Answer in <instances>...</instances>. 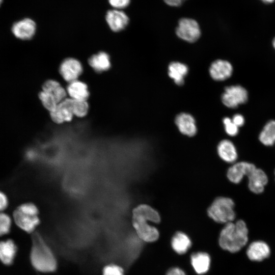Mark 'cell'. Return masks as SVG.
<instances>
[{
  "mask_svg": "<svg viewBox=\"0 0 275 275\" xmlns=\"http://www.w3.org/2000/svg\"><path fill=\"white\" fill-rule=\"evenodd\" d=\"M263 2L266 3V4H269L273 3L275 0H261Z\"/></svg>",
  "mask_w": 275,
  "mask_h": 275,
  "instance_id": "obj_37",
  "label": "cell"
},
{
  "mask_svg": "<svg viewBox=\"0 0 275 275\" xmlns=\"http://www.w3.org/2000/svg\"><path fill=\"white\" fill-rule=\"evenodd\" d=\"M232 120L238 127L242 126L244 123V119L243 116L240 114H236L234 115Z\"/></svg>",
  "mask_w": 275,
  "mask_h": 275,
  "instance_id": "obj_34",
  "label": "cell"
},
{
  "mask_svg": "<svg viewBox=\"0 0 275 275\" xmlns=\"http://www.w3.org/2000/svg\"><path fill=\"white\" fill-rule=\"evenodd\" d=\"M103 275H124V269L116 264H109L104 267Z\"/></svg>",
  "mask_w": 275,
  "mask_h": 275,
  "instance_id": "obj_31",
  "label": "cell"
},
{
  "mask_svg": "<svg viewBox=\"0 0 275 275\" xmlns=\"http://www.w3.org/2000/svg\"><path fill=\"white\" fill-rule=\"evenodd\" d=\"M83 71L80 62L74 58L64 60L61 64L59 72L65 80L69 83L77 80Z\"/></svg>",
  "mask_w": 275,
  "mask_h": 275,
  "instance_id": "obj_8",
  "label": "cell"
},
{
  "mask_svg": "<svg viewBox=\"0 0 275 275\" xmlns=\"http://www.w3.org/2000/svg\"><path fill=\"white\" fill-rule=\"evenodd\" d=\"M147 219L132 214V224L138 237L145 243H152L159 238L160 233L156 227Z\"/></svg>",
  "mask_w": 275,
  "mask_h": 275,
  "instance_id": "obj_5",
  "label": "cell"
},
{
  "mask_svg": "<svg viewBox=\"0 0 275 275\" xmlns=\"http://www.w3.org/2000/svg\"><path fill=\"white\" fill-rule=\"evenodd\" d=\"M248 97V92L241 86H231L225 88L222 96L224 105L229 108H236L245 103Z\"/></svg>",
  "mask_w": 275,
  "mask_h": 275,
  "instance_id": "obj_7",
  "label": "cell"
},
{
  "mask_svg": "<svg viewBox=\"0 0 275 275\" xmlns=\"http://www.w3.org/2000/svg\"><path fill=\"white\" fill-rule=\"evenodd\" d=\"M211 262L210 255L207 252L199 251L190 254V264L197 274L203 275L208 272Z\"/></svg>",
  "mask_w": 275,
  "mask_h": 275,
  "instance_id": "obj_13",
  "label": "cell"
},
{
  "mask_svg": "<svg viewBox=\"0 0 275 275\" xmlns=\"http://www.w3.org/2000/svg\"><path fill=\"white\" fill-rule=\"evenodd\" d=\"M132 214L141 216L150 223L155 224L160 222L161 218L159 213L151 206L147 204H141L132 211Z\"/></svg>",
  "mask_w": 275,
  "mask_h": 275,
  "instance_id": "obj_23",
  "label": "cell"
},
{
  "mask_svg": "<svg viewBox=\"0 0 275 275\" xmlns=\"http://www.w3.org/2000/svg\"><path fill=\"white\" fill-rule=\"evenodd\" d=\"M248 177L250 190L255 194L262 193L268 182L266 173L262 170L256 168Z\"/></svg>",
  "mask_w": 275,
  "mask_h": 275,
  "instance_id": "obj_18",
  "label": "cell"
},
{
  "mask_svg": "<svg viewBox=\"0 0 275 275\" xmlns=\"http://www.w3.org/2000/svg\"><path fill=\"white\" fill-rule=\"evenodd\" d=\"M49 113L51 120L56 123L61 124L71 121L74 116L72 109V99L66 98Z\"/></svg>",
  "mask_w": 275,
  "mask_h": 275,
  "instance_id": "obj_9",
  "label": "cell"
},
{
  "mask_svg": "<svg viewBox=\"0 0 275 275\" xmlns=\"http://www.w3.org/2000/svg\"><path fill=\"white\" fill-rule=\"evenodd\" d=\"M72 109L74 115L78 117H83L88 113L89 104L87 100H77L72 99Z\"/></svg>",
  "mask_w": 275,
  "mask_h": 275,
  "instance_id": "obj_27",
  "label": "cell"
},
{
  "mask_svg": "<svg viewBox=\"0 0 275 275\" xmlns=\"http://www.w3.org/2000/svg\"><path fill=\"white\" fill-rule=\"evenodd\" d=\"M168 6L171 7H179L187 0H163Z\"/></svg>",
  "mask_w": 275,
  "mask_h": 275,
  "instance_id": "obj_36",
  "label": "cell"
},
{
  "mask_svg": "<svg viewBox=\"0 0 275 275\" xmlns=\"http://www.w3.org/2000/svg\"><path fill=\"white\" fill-rule=\"evenodd\" d=\"M187 66L181 63L173 62L168 67L169 76L179 86L184 84V78L188 73Z\"/></svg>",
  "mask_w": 275,
  "mask_h": 275,
  "instance_id": "obj_24",
  "label": "cell"
},
{
  "mask_svg": "<svg viewBox=\"0 0 275 275\" xmlns=\"http://www.w3.org/2000/svg\"><path fill=\"white\" fill-rule=\"evenodd\" d=\"M171 246L179 255L186 254L192 246V241L189 236L182 231L176 232L171 239Z\"/></svg>",
  "mask_w": 275,
  "mask_h": 275,
  "instance_id": "obj_15",
  "label": "cell"
},
{
  "mask_svg": "<svg viewBox=\"0 0 275 275\" xmlns=\"http://www.w3.org/2000/svg\"><path fill=\"white\" fill-rule=\"evenodd\" d=\"M88 63L98 72L107 71L111 66L109 55L103 51L92 56L88 60Z\"/></svg>",
  "mask_w": 275,
  "mask_h": 275,
  "instance_id": "obj_22",
  "label": "cell"
},
{
  "mask_svg": "<svg viewBox=\"0 0 275 275\" xmlns=\"http://www.w3.org/2000/svg\"><path fill=\"white\" fill-rule=\"evenodd\" d=\"M36 29L35 22L30 18H25L13 24L12 32L17 38L28 40L33 37Z\"/></svg>",
  "mask_w": 275,
  "mask_h": 275,
  "instance_id": "obj_11",
  "label": "cell"
},
{
  "mask_svg": "<svg viewBox=\"0 0 275 275\" xmlns=\"http://www.w3.org/2000/svg\"><path fill=\"white\" fill-rule=\"evenodd\" d=\"M108 2L115 9L121 10L129 5L130 0H108Z\"/></svg>",
  "mask_w": 275,
  "mask_h": 275,
  "instance_id": "obj_32",
  "label": "cell"
},
{
  "mask_svg": "<svg viewBox=\"0 0 275 275\" xmlns=\"http://www.w3.org/2000/svg\"><path fill=\"white\" fill-rule=\"evenodd\" d=\"M223 122L226 133L230 136H234L238 133V127L237 126L229 117L223 119Z\"/></svg>",
  "mask_w": 275,
  "mask_h": 275,
  "instance_id": "obj_30",
  "label": "cell"
},
{
  "mask_svg": "<svg viewBox=\"0 0 275 275\" xmlns=\"http://www.w3.org/2000/svg\"><path fill=\"white\" fill-rule=\"evenodd\" d=\"M176 34L180 39L188 42L196 41L201 36L198 22L194 19L182 18L178 21Z\"/></svg>",
  "mask_w": 275,
  "mask_h": 275,
  "instance_id": "obj_6",
  "label": "cell"
},
{
  "mask_svg": "<svg viewBox=\"0 0 275 275\" xmlns=\"http://www.w3.org/2000/svg\"><path fill=\"white\" fill-rule=\"evenodd\" d=\"M8 205V199L3 192L0 191V212L4 210Z\"/></svg>",
  "mask_w": 275,
  "mask_h": 275,
  "instance_id": "obj_35",
  "label": "cell"
},
{
  "mask_svg": "<svg viewBox=\"0 0 275 275\" xmlns=\"http://www.w3.org/2000/svg\"><path fill=\"white\" fill-rule=\"evenodd\" d=\"M105 19L111 30L115 32L124 30L129 23V17L126 14L118 9L108 11Z\"/></svg>",
  "mask_w": 275,
  "mask_h": 275,
  "instance_id": "obj_12",
  "label": "cell"
},
{
  "mask_svg": "<svg viewBox=\"0 0 275 275\" xmlns=\"http://www.w3.org/2000/svg\"><path fill=\"white\" fill-rule=\"evenodd\" d=\"M166 275H187L182 268L179 267H172L166 272Z\"/></svg>",
  "mask_w": 275,
  "mask_h": 275,
  "instance_id": "obj_33",
  "label": "cell"
},
{
  "mask_svg": "<svg viewBox=\"0 0 275 275\" xmlns=\"http://www.w3.org/2000/svg\"><path fill=\"white\" fill-rule=\"evenodd\" d=\"M274 175H275V172H274Z\"/></svg>",
  "mask_w": 275,
  "mask_h": 275,
  "instance_id": "obj_40",
  "label": "cell"
},
{
  "mask_svg": "<svg viewBox=\"0 0 275 275\" xmlns=\"http://www.w3.org/2000/svg\"><path fill=\"white\" fill-rule=\"evenodd\" d=\"M256 168V166L252 163L246 161L238 162L228 169L227 176L230 181L237 184L239 183L244 176H248Z\"/></svg>",
  "mask_w": 275,
  "mask_h": 275,
  "instance_id": "obj_10",
  "label": "cell"
},
{
  "mask_svg": "<svg viewBox=\"0 0 275 275\" xmlns=\"http://www.w3.org/2000/svg\"><path fill=\"white\" fill-rule=\"evenodd\" d=\"M2 0H0V5H1V3H2Z\"/></svg>",
  "mask_w": 275,
  "mask_h": 275,
  "instance_id": "obj_39",
  "label": "cell"
},
{
  "mask_svg": "<svg viewBox=\"0 0 275 275\" xmlns=\"http://www.w3.org/2000/svg\"><path fill=\"white\" fill-rule=\"evenodd\" d=\"M30 258L33 267L39 271L50 272L57 268V261L52 251L37 233L32 236Z\"/></svg>",
  "mask_w": 275,
  "mask_h": 275,
  "instance_id": "obj_2",
  "label": "cell"
},
{
  "mask_svg": "<svg viewBox=\"0 0 275 275\" xmlns=\"http://www.w3.org/2000/svg\"><path fill=\"white\" fill-rule=\"evenodd\" d=\"M16 252V245L12 240L0 241V260L4 264L9 265L13 263Z\"/></svg>",
  "mask_w": 275,
  "mask_h": 275,
  "instance_id": "obj_21",
  "label": "cell"
},
{
  "mask_svg": "<svg viewBox=\"0 0 275 275\" xmlns=\"http://www.w3.org/2000/svg\"><path fill=\"white\" fill-rule=\"evenodd\" d=\"M270 254L269 245L263 241L252 242L246 250L249 259L253 261H261L268 258Z\"/></svg>",
  "mask_w": 275,
  "mask_h": 275,
  "instance_id": "obj_16",
  "label": "cell"
},
{
  "mask_svg": "<svg viewBox=\"0 0 275 275\" xmlns=\"http://www.w3.org/2000/svg\"><path fill=\"white\" fill-rule=\"evenodd\" d=\"M42 91L52 95L58 103L66 98L67 91L56 80L49 79L42 86Z\"/></svg>",
  "mask_w": 275,
  "mask_h": 275,
  "instance_id": "obj_25",
  "label": "cell"
},
{
  "mask_svg": "<svg viewBox=\"0 0 275 275\" xmlns=\"http://www.w3.org/2000/svg\"><path fill=\"white\" fill-rule=\"evenodd\" d=\"M248 241V229L245 222L239 220L227 223L221 230L218 239L219 247L231 253L239 251Z\"/></svg>",
  "mask_w": 275,
  "mask_h": 275,
  "instance_id": "obj_1",
  "label": "cell"
},
{
  "mask_svg": "<svg viewBox=\"0 0 275 275\" xmlns=\"http://www.w3.org/2000/svg\"><path fill=\"white\" fill-rule=\"evenodd\" d=\"M272 45L273 46V47L275 49V38L273 39V41H272Z\"/></svg>",
  "mask_w": 275,
  "mask_h": 275,
  "instance_id": "obj_38",
  "label": "cell"
},
{
  "mask_svg": "<svg viewBox=\"0 0 275 275\" xmlns=\"http://www.w3.org/2000/svg\"><path fill=\"white\" fill-rule=\"evenodd\" d=\"M217 153L224 161L232 163L237 158V152L233 143L228 140L221 141L217 147Z\"/></svg>",
  "mask_w": 275,
  "mask_h": 275,
  "instance_id": "obj_20",
  "label": "cell"
},
{
  "mask_svg": "<svg viewBox=\"0 0 275 275\" xmlns=\"http://www.w3.org/2000/svg\"><path fill=\"white\" fill-rule=\"evenodd\" d=\"M38 209L31 203L19 206L14 211L13 217L16 224L28 233L33 232L40 223Z\"/></svg>",
  "mask_w": 275,
  "mask_h": 275,
  "instance_id": "obj_4",
  "label": "cell"
},
{
  "mask_svg": "<svg viewBox=\"0 0 275 275\" xmlns=\"http://www.w3.org/2000/svg\"><path fill=\"white\" fill-rule=\"evenodd\" d=\"M175 124L180 132L188 136H194L197 131L193 117L187 113H180L175 118Z\"/></svg>",
  "mask_w": 275,
  "mask_h": 275,
  "instance_id": "obj_17",
  "label": "cell"
},
{
  "mask_svg": "<svg viewBox=\"0 0 275 275\" xmlns=\"http://www.w3.org/2000/svg\"><path fill=\"white\" fill-rule=\"evenodd\" d=\"M39 98L43 106L49 112L52 111L58 104L52 95L44 91L39 93Z\"/></svg>",
  "mask_w": 275,
  "mask_h": 275,
  "instance_id": "obj_28",
  "label": "cell"
},
{
  "mask_svg": "<svg viewBox=\"0 0 275 275\" xmlns=\"http://www.w3.org/2000/svg\"><path fill=\"white\" fill-rule=\"evenodd\" d=\"M66 91L70 98L74 100H87L89 96L87 85L78 79L69 82Z\"/></svg>",
  "mask_w": 275,
  "mask_h": 275,
  "instance_id": "obj_19",
  "label": "cell"
},
{
  "mask_svg": "<svg viewBox=\"0 0 275 275\" xmlns=\"http://www.w3.org/2000/svg\"><path fill=\"white\" fill-rule=\"evenodd\" d=\"M234 201L229 198H216L207 209L208 216L215 222L227 224L235 217Z\"/></svg>",
  "mask_w": 275,
  "mask_h": 275,
  "instance_id": "obj_3",
  "label": "cell"
},
{
  "mask_svg": "<svg viewBox=\"0 0 275 275\" xmlns=\"http://www.w3.org/2000/svg\"><path fill=\"white\" fill-rule=\"evenodd\" d=\"M11 224V221L9 216L0 212V236L9 233Z\"/></svg>",
  "mask_w": 275,
  "mask_h": 275,
  "instance_id": "obj_29",
  "label": "cell"
},
{
  "mask_svg": "<svg viewBox=\"0 0 275 275\" xmlns=\"http://www.w3.org/2000/svg\"><path fill=\"white\" fill-rule=\"evenodd\" d=\"M259 139L265 146H270L275 143V121L267 122L261 131Z\"/></svg>",
  "mask_w": 275,
  "mask_h": 275,
  "instance_id": "obj_26",
  "label": "cell"
},
{
  "mask_svg": "<svg viewBox=\"0 0 275 275\" xmlns=\"http://www.w3.org/2000/svg\"><path fill=\"white\" fill-rule=\"evenodd\" d=\"M232 72V65L229 62L222 60H217L213 62L209 68V73L211 77L218 81L229 78Z\"/></svg>",
  "mask_w": 275,
  "mask_h": 275,
  "instance_id": "obj_14",
  "label": "cell"
}]
</instances>
